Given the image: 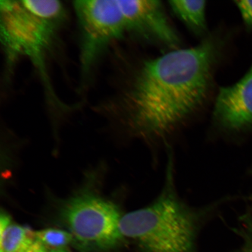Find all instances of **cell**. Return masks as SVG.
Wrapping results in <instances>:
<instances>
[{
  "mask_svg": "<svg viewBox=\"0 0 252 252\" xmlns=\"http://www.w3.org/2000/svg\"><path fill=\"white\" fill-rule=\"evenodd\" d=\"M72 5L78 29L80 89L84 92L100 60L127 31L118 0H75Z\"/></svg>",
  "mask_w": 252,
  "mask_h": 252,
  "instance_id": "277c9868",
  "label": "cell"
},
{
  "mask_svg": "<svg viewBox=\"0 0 252 252\" xmlns=\"http://www.w3.org/2000/svg\"><path fill=\"white\" fill-rule=\"evenodd\" d=\"M36 238L47 250H62L74 241L70 232L59 229L49 228L34 232Z\"/></svg>",
  "mask_w": 252,
  "mask_h": 252,
  "instance_id": "30bf717a",
  "label": "cell"
},
{
  "mask_svg": "<svg viewBox=\"0 0 252 252\" xmlns=\"http://www.w3.org/2000/svg\"><path fill=\"white\" fill-rule=\"evenodd\" d=\"M252 125V65L237 83L220 88L212 117L216 136L236 133Z\"/></svg>",
  "mask_w": 252,
  "mask_h": 252,
  "instance_id": "52a82bcc",
  "label": "cell"
},
{
  "mask_svg": "<svg viewBox=\"0 0 252 252\" xmlns=\"http://www.w3.org/2000/svg\"><path fill=\"white\" fill-rule=\"evenodd\" d=\"M235 4L240 12L245 24L252 27V0L235 1Z\"/></svg>",
  "mask_w": 252,
  "mask_h": 252,
  "instance_id": "8fae6325",
  "label": "cell"
},
{
  "mask_svg": "<svg viewBox=\"0 0 252 252\" xmlns=\"http://www.w3.org/2000/svg\"><path fill=\"white\" fill-rule=\"evenodd\" d=\"M0 228V252H23L37 241L34 232L12 223L7 214H1Z\"/></svg>",
  "mask_w": 252,
  "mask_h": 252,
  "instance_id": "ba28073f",
  "label": "cell"
},
{
  "mask_svg": "<svg viewBox=\"0 0 252 252\" xmlns=\"http://www.w3.org/2000/svg\"><path fill=\"white\" fill-rule=\"evenodd\" d=\"M220 43L216 37H206L191 48L144 60L93 108L121 120L145 144L166 149L209 100Z\"/></svg>",
  "mask_w": 252,
  "mask_h": 252,
  "instance_id": "6da1fadb",
  "label": "cell"
},
{
  "mask_svg": "<svg viewBox=\"0 0 252 252\" xmlns=\"http://www.w3.org/2000/svg\"><path fill=\"white\" fill-rule=\"evenodd\" d=\"M67 19L65 5L58 0H1L0 39L7 85L17 63L27 59L36 69L47 93L56 98L47 73V62L59 42Z\"/></svg>",
  "mask_w": 252,
  "mask_h": 252,
  "instance_id": "3957f363",
  "label": "cell"
},
{
  "mask_svg": "<svg viewBox=\"0 0 252 252\" xmlns=\"http://www.w3.org/2000/svg\"><path fill=\"white\" fill-rule=\"evenodd\" d=\"M48 252H68L66 251L65 250H62L50 251Z\"/></svg>",
  "mask_w": 252,
  "mask_h": 252,
  "instance_id": "4fadbf2b",
  "label": "cell"
},
{
  "mask_svg": "<svg viewBox=\"0 0 252 252\" xmlns=\"http://www.w3.org/2000/svg\"><path fill=\"white\" fill-rule=\"evenodd\" d=\"M127 34L169 50L178 49L180 37L161 2L156 0H118Z\"/></svg>",
  "mask_w": 252,
  "mask_h": 252,
  "instance_id": "8992f818",
  "label": "cell"
},
{
  "mask_svg": "<svg viewBox=\"0 0 252 252\" xmlns=\"http://www.w3.org/2000/svg\"><path fill=\"white\" fill-rule=\"evenodd\" d=\"M166 152L164 180L159 193L147 206L123 215L120 231L146 252H189L198 230L217 215L226 200L219 198L195 206L183 199L176 187L172 147H167Z\"/></svg>",
  "mask_w": 252,
  "mask_h": 252,
  "instance_id": "7a4b0ae2",
  "label": "cell"
},
{
  "mask_svg": "<svg viewBox=\"0 0 252 252\" xmlns=\"http://www.w3.org/2000/svg\"><path fill=\"white\" fill-rule=\"evenodd\" d=\"M61 219L82 247L108 250L124 240L119 223L123 214L111 201L93 194L78 195L65 203Z\"/></svg>",
  "mask_w": 252,
  "mask_h": 252,
  "instance_id": "5b68a950",
  "label": "cell"
},
{
  "mask_svg": "<svg viewBox=\"0 0 252 252\" xmlns=\"http://www.w3.org/2000/svg\"><path fill=\"white\" fill-rule=\"evenodd\" d=\"M173 13L197 35L207 31L206 1L203 0H176L169 1Z\"/></svg>",
  "mask_w": 252,
  "mask_h": 252,
  "instance_id": "9c48e42d",
  "label": "cell"
},
{
  "mask_svg": "<svg viewBox=\"0 0 252 252\" xmlns=\"http://www.w3.org/2000/svg\"><path fill=\"white\" fill-rule=\"evenodd\" d=\"M49 251L44 247V246L40 243V242L37 240L32 247L28 248V250H25L21 252H48Z\"/></svg>",
  "mask_w": 252,
  "mask_h": 252,
  "instance_id": "7c38bea8",
  "label": "cell"
}]
</instances>
